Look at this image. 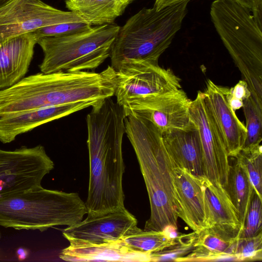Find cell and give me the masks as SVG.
Returning <instances> with one entry per match:
<instances>
[{
	"mask_svg": "<svg viewBox=\"0 0 262 262\" xmlns=\"http://www.w3.org/2000/svg\"><path fill=\"white\" fill-rule=\"evenodd\" d=\"M125 134L135 152L147 191L150 215L144 230L178 229V208L173 184L176 165L162 134L151 122L127 115Z\"/></svg>",
	"mask_w": 262,
	"mask_h": 262,
	"instance_id": "cell-2",
	"label": "cell"
},
{
	"mask_svg": "<svg viewBox=\"0 0 262 262\" xmlns=\"http://www.w3.org/2000/svg\"><path fill=\"white\" fill-rule=\"evenodd\" d=\"M233 158V157H232ZM226 184L223 187L237 213L242 228L254 191L244 166L233 158Z\"/></svg>",
	"mask_w": 262,
	"mask_h": 262,
	"instance_id": "cell-22",
	"label": "cell"
},
{
	"mask_svg": "<svg viewBox=\"0 0 262 262\" xmlns=\"http://www.w3.org/2000/svg\"><path fill=\"white\" fill-rule=\"evenodd\" d=\"M238 261L262 259V232L248 237L238 238L234 250Z\"/></svg>",
	"mask_w": 262,
	"mask_h": 262,
	"instance_id": "cell-29",
	"label": "cell"
},
{
	"mask_svg": "<svg viewBox=\"0 0 262 262\" xmlns=\"http://www.w3.org/2000/svg\"><path fill=\"white\" fill-rule=\"evenodd\" d=\"M198 235V233L194 231L178 235L174 244L161 251L150 253L151 261H177L193 249Z\"/></svg>",
	"mask_w": 262,
	"mask_h": 262,
	"instance_id": "cell-27",
	"label": "cell"
},
{
	"mask_svg": "<svg viewBox=\"0 0 262 262\" xmlns=\"http://www.w3.org/2000/svg\"><path fill=\"white\" fill-rule=\"evenodd\" d=\"M191 100L182 90L131 102L122 106L126 115L142 118L153 123L162 135L193 126L189 115Z\"/></svg>",
	"mask_w": 262,
	"mask_h": 262,
	"instance_id": "cell-12",
	"label": "cell"
},
{
	"mask_svg": "<svg viewBox=\"0 0 262 262\" xmlns=\"http://www.w3.org/2000/svg\"><path fill=\"white\" fill-rule=\"evenodd\" d=\"M204 187L206 228L225 238L237 239L242 226L224 188L216 187L206 178Z\"/></svg>",
	"mask_w": 262,
	"mask_h": 262,
	"instance_id": "cell-18",
	"label": "cell"
},
{
	"mask_svg": "<svg viewBox=\"0 0 262 262\" xmlns=\"http://www.w3.org/2000/svg\"><path fill=\"white\" fill-rule=\"evenodd\" d=\"M92 107L86 117L90 178L85 204L88 216L125 208L122 141L126 112L111 97Z\"/></svg>",
	"mask_w": 262,
	"mask_h": 262,
	"instance_id": "cell-1",
	"label": "cell"
},
{
	"mask_svg": "<svg viewBox=\"0 0 262 262\" xmlns=\"http://www.w3.org/2000/svg\"><path fill=\"white\" fill-rule=\"evenodd\" d=\"M120 26H96L70 35L37 39L43 53L41 72L94 71L110 56Z\"/></svg>",
	"mask_w": 262,
	"mask_h": 262,
	"instance_id": "cell-7",
	"label": "cell"
},
{
	"mask_svg": "<svg viewBox=\"0 0 262 262\" xmlns=\"http://www.w3.org/2000/svg\"><path fill=\"white\" fill-rule=\"evenodd\" d=\"M234 158L244 166L255 192L262 199L261 145L251 149H242Z\"/></svg>",
	"mask_w": 262,
	"mask_h": 262,
	"instance_id": "cell-26",
	"label": "cell"
},
{
	"mask_svg": "<svg viewBox=\"0 0 262 262\" xmlns=\"http://www.w3.org/2000/svg\"><path fill=\"white\" fill-rule=\"evenodd\" d=\"M12 0H0V9Z\"/></svg>",
	"mask_w": 262,
	"mask_h": 262,
	"instance_id": "cell-36",
	"label": "cell"
},
{
	"mask_svg": "<svg viewBox=\"0 0 262 262\" xmlns=\"http://www.w3.org/2000/svg\"><path fill=\"white\" fill-rule=\"evenodd\" d=\"M113 94L112 78L106 69L99 73L40 72L0 90V117L80 101L99 102Z\"/></svg>",
	"mask_w": 262,
	"mask_h": 262,
	"instance_id": "cell-3",
	"label": "cell"
},
{
	"mask_svg": "<svg viewBox=\"0 0 262 262\" xmlns=\"http://www.w3.org/2000/svg\"><path fill=\"white\" fill-rule=\"evenodd\" d=\"M66 4L70 11L97 26L113 23L126 8L120 0L66 1Z\"/></svg>",
	"mask_w": 262,
	"mask_h": 262,
	"instance_id": "cell-23",
	"label": "cell"
},
{
	"mask_svg": "<svg viewBox=\"0 0 262 262\" xmlns=\"http://www.w3.org/2000/svg\"><path fill=\"white\" fill-rule=\"evenodd\" d=\"M237 239L230 240L205 229L198 233L193 249L177 261H224L225 256L234 255Z\"/></svg>",
	"mask_w": 262,
	"mask_h": 262,
	"instance_id": "cell-21",
	"label": "cell"
},
{
	"mask_svg": "<svg viewBox=\"0 0 262 262\" xmlns=\"http://www.w3.org/2000/svg\"><path fill=\"white\" fill-rule=\"evenodd\" d=\"M59 257L66 261H151L150 254L131 250L122 239L98 245H69L62 250Z\"/></svg>",
	"mask_w": 262,
	"mask_h": 262,
	"instance_id": "cell-20",
	"label": "cell"
},
{
	"mask_svg": "<svg viewBox=\"0 0 262 262\" xmlns=\"http://www.w3.org/2000/svg\"><path fill=\"white\" fill-rule=\"evenodd\" d=\"M250 96L251 92L247 83L241 80L235 86L229 89L227 100L231 108L235 111L243 107L244 101Z\"/></svg>",
	"mask_w": 262,
	"mask_h": 262,
	"instance_id": "cell-31",
	"label": "cell"
},
{
	"mask_svg": "<svg viewBox=\"0 0 262 262\" xmlns=\"http://www.w3.org/2000/svg\"><path fill=\"white\" fill-rule=\"evenodd\" d=\"M120 1L123 3V4L126 7L129 4L128 2V0H120Z\"/></svg>",
	"mask_w": 262,
	"mask_h": 262,
	"instance_id": "cell-37",
	"label": "cell"
},
{
	"mask_svg": "<svg viewBox=\"0 0 262 262\" xmlns=\"http://www.w3.org/2000/svg\"><path fill=\"white\" fill-rule=\"evenodd\" d=\"M205 178L195 176L178 167L174 170L173 184L178 217L196 233L206 228Z\"/></svg>",
	"mask_w": 262,
	"mask_h": 262,
	"instance_id": "cell-15",
	"label": "cell"
},
{
	"mask_svg": "<svg viewBox=\"0 0 262 262\" xmlns=\"http://www.w3.org/2000/svg\"><path fill=\"white\" fill-rule=\"evenodd\" d=\"M243 112L246 118L247 135L242 149L257 147L262 140V104L251 95L244 101Z\"/></svg>",
	"mask_w": 262,
	"mask_h": 262,
	"instance_id": "cell-25",
	"label": "cell"
},
{
	"mask_svg": "<svg viewBox=\"0 0 262 262\" xmlns=\"http://www.w3.org/2000/svg\"><path fill=\"white\" fill-rule=\"evenodd\" d=\"M98 102L84 101L43 107L0 117V142L9 143L19 135L40 125L92 106Z\"/></svg>",
	"mask_w": 262,
	"mask_h": 262,
	"instance_id": "cell-16",
	"label": "cell"
},
{
	"mask_svg": "<svg viewBox=\"0 0 262 262\" xmlns=\"http://www.w3.org/2000/svg\"><path fill=\"white\" fill-rule=\"evenodd\" d=\"M176 237H170L164 231H145L137 227L122 241L133 251L150 254L173 245Z\"/></svg>",
	"mask_w": 262,
	"mask_h": 262,
	"instance_id": "cell-24",
	"label": "cell"
},
{
	"mask_svg": "<svg viewBox=\"0 0 262 262\" xmlns=\"http://www.w3.org/2000/svg\"><path fill=\"white\" fill-rule=\"evenodd\" d=\"M262 199L254 190L238 238L255 236L262 232Z\"/></svg>",
	"mask_w": 262,
	"mask_h": 262,
	"instance_id": "cell-28",
	"label": "cell"
},
{
	"mask_svg": "<svg viewBox=\"0 0 262 262\" xmlns=\"http://www.w3.org/2000/svg\"><path fill=\"white\" fill-rule=\"evenodd\" d=\"M243 7L251 10L252 7V0H234Z\"/></svg>",
	"mask_w": 262,
	"mask_h": 262,
	"instance_id": "cell-34",
	"label": "cell"
},
{
	"mask_svg": "<svg viewBox=\"0 0 262 262\" xmlns=\"http://www.w3.org/2000/svg\"><path fill=\"white\" fill-rule=\"evenodd\" d=\"M251 11L254 19L262 29V0H252Z\"/></svg>",
	"mask_w": 262,
	"mask_h": 262,
	"instance_id": "cell-32",
	"label": "cell"
},
{
	"mask_svg": "<svg viewBox=\"0 0 262 262\" xmlns=\"http://www.w3.org/2000/svg\"><path fill=\"white\" fill-rule=\"evenodd\" d=\"M37 39L34 32H29L0 40V90L25 77Z\"/></svg>",
	"mask_w": 262,
	"mask_h": 262,
	"instance_id": "cell-17",
	"label": "cell"
},
{
	"mask_svg": "<svg viewBox=\"0 0 262 262\" xmlns=\"http://www.w3.org/2000/svg\"><path fill=\"white\" fill-rule=\"evenodd\" d=\"M191 120L197 127L201 143L205 177L223 188L227 180L229 157L223 138L204 99L199 91L189 107Z\"/></svg>",
	"mask_w": 262,
	"mask_h": 262,
	"instance_id": "cell-11",
	"label": "cell"
},
{
	"mask_svg": "<svg viewBox=\"0 0 262 262\" xmlns=\"http://www.w3.org/2000/svg\"><path fill=\"white\" fill-rule=\"evenodd\" d=\"M81 22L88 23L76 12L57 9L41 0H12L0 9V40L48 26Z\"/></svg>",
	"mask_w": 262,
	"mask_h": 262,
	"instance_id": "cell-10",
	"label": "cell"
},
{
	"mask_svg": "<svg viewBox=\"0 0 262 262\" xmlns=\"http://www.w3.org/2000/svg\"><path fill=\"white\" fill-rule=\"evenodd\" d=\"M54 166L41 145L0 149V198L41 187L43 178Z\"/></svg>",
	"mask_w": 262,
	"mask_h": 262,
	"instance_id": "cell-8",
	"label": "cell"
},
{
	"mask_svg": "<svg viewBox=\"0 0 262 262\" xmlns=\"http://www.w3.org/2000/svg\"><path fill=\"white\" fill-rule=\"evenodd\" d=\"M133 1H134V0H128V4L130 3Z\"/></svg>",
	"mask_w": 262,
	"mask_h": 262,
	"instance_id": "cell-38",
	"label": "cell"
},
{
	"mask_svg": "<svg viewBox=\"0 0 262 262\" xmlns=\"http://www.w3.org/2000/svg\"><path fill=\"white\" fill-rule=\"evenodd\" d=\"M17 254L18 256V259L19 260H23L26 258L27 255L26 251L23 249H19L17 250Z\"/></svg>",
	"mask_w": 262,
	"mask_h": 262,
	"instance_id": "cell-35",
	"label": "cell"
},
{
	"mask_svg": "<svg viewBox=\"0 0 262 262\" xmlns=\"http://www.w3.org/2000/svg\"><path fill=\"white\" fill-rule=\"evenodd\" d=\"M86 214L75 192L42 187L0 198V226L16 230L44 231L56 226H72Z\"/></svg>",
	"mask_w": 262,
	"mask_h": 262,
	"instance_id": "cell-6",
	"label": "cell"
},
{
	"mask_svg": "<svg viewBox=\"0 0 262 262\" xmlns=\"http://www.w3.org/2000/svg\"><path fill=\"white\" fill-rule=\"evenodd\" d=\"M162 138L165 148L176 167L185 169L195 176L205 177L201 143L194 124L187 130H175L165 133Z\"/></svg>",
	"mask_w": 262,
	"mask_h": 262,
	"instance_id": "cell-19",
	"label": "cell"
},
{
	"mask_svg": "<svg viewBox=\"0 0 262 262\" xmlns=\"http://www.w3.org/2000/svg\"><path fill=\"white\" fill-rule=\"evenodd\" d=\"M187 0H155L154 7L157 11H159L167 6L178 4Z\"/></svg>",
	"mask_w": 262,
	"mask_h": 262,
	"instance_id": "cell-33",
	"label": "cell"
},
{
	"mask_svg": "<svg viewBox=\"0 0 262 262\" xmlns=\"http://www.w3.org/2000/svg\"><path fill=\"white\" fill-rule=\"evenodd\" d=\"M229 88L207 79L204 93L205 102L213 118L229 157L242 150L247 135L245 125L239 120L227 100Z\"/></svg>",
	"mask_w": 262,
	"mask_h": 262,
	"instance_id": "cell-14",
	"label": "cell"
},
{
	"mask_svg": "<svg viewBox=\"0 0 262 262\" xmlns=\"http://www.w3.org/2000/svg\"><path fill=\"white\" fill-rule=\"evenodd\" d=\"M250 11L234 0H214L210 14L251 95L262 103V29Z\"/></svg>",
	"mask_w": 262,
	"mask_h": 262,
	"instance_id": "cell-5",
	"label": "cell"
},
{
	"mask_svg": "<svg viewBox=\"0 0 262 262\" xmlns=\"http://www.w3.org/2000/svg\"><path fill=\"white\" fill-rule=\"evenodd\" d=\"M92 25L86 22L61 23L42 27L33 32L37 38L72 34L90 29Z\"/></svg>",
	"mask_w": 262,
	"mask_h": 262,
	"instance_id": "cell-30",
	"label": "cell"
},
{
	"mask_svg": "<svg viewBox=\"0 0 262 262\" xmlns=\"http://www.w3.org/2000/svg\"><path fill=\"white\" fill-rule=\"evenodd\" d=\"M190 0L157 11L144 8L130 17L121 27L112 45L111 66L116 71L134 62L158 63L181 29Z\"/></svg>",
	"mask_w": 262,
	"mask_h": 262,
	"instance_id": "cell-4",
	"label": "cell"
},
{
	"mask_svg": "<svg viewBox=\"0 0 262 262\" xmlns=\"http://www.w3.org/2000/svg\"><path fill=\"white\" fill-rule=\"evenodd\" d=\"M116 71L114 96L121 106L133 101L161 96L181 89L180 79L158 63L134 62Z\"/></svg>",
	"mask_w": 262,
	"mask_h": 262,
	"instance_id": "cell-9",
	"label": "cell"
},
{
	"mask_svg": "<svg viewBox=\"0 0 262 262\" xmlns=\"http://www.w3.org/2000/svg\"><path fill=\"white\" fill-rule=\"evenodd\" d=\"M66 1H75V0H66Z\"/></svg>",
	"mask_w": 262,
	"mask_h": 262,
	"instance_id": "cell-39",
	"label": "cell"
},
{
	"mask_svg": "<svg viewBox=\"0 0 262 262\" xmlns=\"http://www.w3.org/2000/svg\"><path fill=\"white\" fill-rule=\"evenodd\" d=\"M137 220L125 208L86 217L62 231L71 246L98 245L122 240L137 227Z\"/></svg>",
	"mask_w": 262,
	"mask_h": 262,
	"instance_id": "cell-13",
	"label": "cell"
}]
</instances>
